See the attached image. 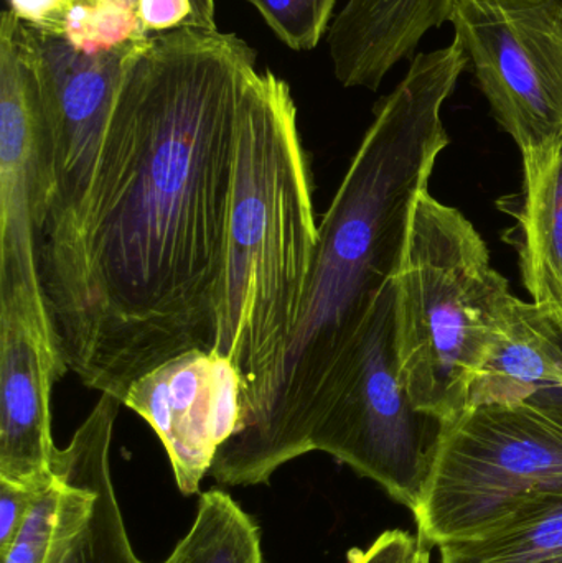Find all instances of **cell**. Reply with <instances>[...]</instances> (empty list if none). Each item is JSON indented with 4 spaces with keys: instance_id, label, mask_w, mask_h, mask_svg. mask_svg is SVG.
Wrapping results in <instances>:
<instances>
[{
    "instance_id": "13",
    "label": "cell",
    "mask_w": 562,
    "mask_h": 563,
    "mask_svg": "<svg viewBox=\"0 0 562 563\" xmlns=\"http://www.w3.org/2000/svg\"><path fill=\"white\" fill-rule=\"evenodd\" d=\"M524 158L517 213L525 288L562 334V141L531 148Z\"/></svg>"
},
{
    "instance_id": "2",
    "label": "cell",
    "mask_w": 562,
    "mask_h": 563,
    "mask_svg": "<svg viewBox=\"0 0 562 563\" xmlns=\"http://www.w3.org/2000/svg\"><path fill=\"white\" fill-rule=\"evenodd\" d=\"M454 73L416 59L382 99L335 198L319 243L299 323L266 412L221 443L208 476L221 486L269 485L277 470L312 452L359 350L370 313L395 280L409 214L451 144L442 109Z\"/></svg>"
},
{
    "instance_id": "4",
    "label": "cell",
    "mask_w": 562,
    "mask_h": 563,
    "mask_svg": "<svg viewBox=\"0 0 562 563\" xmlns=\"http://www.w3.org/2000/svg\"><path fill=\"white\" fill-rule=\"evenodd\" d=\"M396 351L403 384L419 412L448 426L497 336L510 284L458 208L422 190L409 214L395 276Z\"/></svg>"
},
{
    "instance_id": "15",
    "label": "cell",
    "mask_w": 562,
    "mask_h": 563,
    "mask_svg": "<svg viewBox=\"0 0 562 563\" xmlns=\"http://www.w3.org/2000/svg\"><path fill=\"white\" fill-rule=\"evenodd\" d=\"M162 563H264L256 521L223 489H210L198 501L185 538Z\"/></svg>"
},
{
    "instance_id": "10",
    "label": "cell",
    "mask_w": 562,
    "mask_h": 563,
    "mask_svg": "<svg viewBox=\"0 0 562 563\" xmlns=\"http://www.w3.org/2000/svg\"><path fill=\"white\" fill-rule=\"evenodd\" d=\"M118 397L101 394L66 449L53 459L65 485L55 544L46 563H145L137 558L111 475L112 432Z\"/></svg>"
},
{
    "instance_id": "20",
    "label": "cell",
    "mask_w": 562,
    "mask_h": 563,
    "mask_svg": "<svg viewBox=\"0 0 562 563\" xmlns=\"http://www.w3.org/2000/svg\"><path fill=\"white\" fill-rule=\"evenodd\" d=\"M42 492L0 479V558L9 551Z\"/></svg>"
},
{
    "instance_id": "16",
    "label": "cell",
    "mask_w": 562,
    "mask_h": 563,
    "mask_svg": "<svg viewBox=\"0 0 562 563\" xmlns=\"http://www.w3.org/2000/svg\"><path fill=\"white\" fill-rule=\"evenodd\" d=\"M137 10L115 2L78 3L66 20L63 38L86 55L111 52L148 38Z\"/></svg>"
},
{
    "instance_id": "19",
    "label": "cell",
    "mask_w": 562,
    "mask_h": 563,
    "mask_svg": "<svg viewBox=\"0 0 562 563\" xmlns=\"http://www.w3.org/2000/svg\"><path fill=\"white\" fill-rule=\"evenodd\" d=\"M10 12L29 29L45 35H65L66 20L81 0H7Z\"/></svg>"
},
{
    "instance_id": "8",
    "label": "cell",
    "mask_w": 562,
    "mask_h": 563,
    "mask_svg": "<svg viewBox=\"0 0 562 563\" xmlns=\"http://www.w3.org/2000/svg\"><path fill=\"white\" fill-rule=\"evenodd\" d=\"M449 23L521 154L561 142L562 0H455Z\"/></svg>"
},
{
    "instance_id": "25",
    "label": "cell",
    "mask_w": 562,
    "mask_h": 563,
    "mask_svg": "<svg viewBox=\"0 0 562 563\" xmlns=\"http://www.w3.org/2000/svg\"><path fill=\"white\" fill-rule=\"evenodd\" d=\"M412 563H432L431 549L419 544L418 554H416L415 561H412Z\"/></svg>"
},
{
    "instance_id": "18",
    "label": "cell",
    "mask_w": 562,
    "mask_h": 563,
    "mask_svg": "<svg viewBox=\"0 0 562 563\" xmlns=\"http://www.w3.org/2000/svg\"><path fill=\"white\" fill-rule=\"evenodd\" d=\"M65 485L55 475V482L43 489L30 509L19 534L13 539L9 551L2 555V563H46L62 516Z\"/></svg>"
},
{
    "instance_id": "21",
    "label": "cell",
    "mask_w": 562,
    "mask_h": 563,
    "mask_svg": "<svg viewBox=\"0 0 562 563\" xmlns=\"http://www.w3.org/2000/svg\"><path fill=\"white\" fill-rule=\"evenodd\" d=\"M419 541L409 532L392 529L379 534L366 549L349 551V563H412L418 554Z\"/></svg>"
},
{
    "instance_id": "3",
    "label": "cell",
    "mask_w": 562,
    "mask_h": 563,
    "mask_svg": "<svg viewBox=\"0 0 562 563\" xmlns=\"http://www.w3.org/2000/svg\"><path fill=\"white\" fill-rule=\"evenodd\" d=\"M319 243L312 178L293 89L273 69L247 79L214 350L241 379L236 430L269 406L299 323ZM233 432V433H234Z\"/></svg>"
},
{
    "instance_id": "5",
    "label": "cell",
    "mask_w": 562,
    "mask_h": 563,
    "mask_svg": "<svg viewBox=\"0 0 562 563\" xmlns=\"http://www.w3.org/2000/svg\"><path fill=\"white\" fill-rule=\"evenodd\" d=\"M541 496H562V387L442 426L412 511L419 544L467 541Z\"/></svg>"
},
{
    "instance_id": "6",
    "label": "cell",
    "mask_w": 562,
    "mask_h": 563,
    "mask_svg": "<svg viewBox=\"0 0 562 563\" xmlns=\"http://www.w3.org/2000/svg\"><path fill=\"white\" fill-rule=\"evenodd\" d=\"M395 280L370 313L349 374L312 440L415 511L431 473L442 423L419 412L403 384L396 351Z\"/></svg>"
},
{
    "instance_id": "17",
    "label": "cell",
    "mask_w": 562,
    "mask_h": 563,
    "mask_svg": "<svg viewBox=\"0 0 562 563\" xmlns=\"http://www.w3.org/2000/svg\"><path fill=\"white\" fill-rule=\"evenodd\" d=\"M294 52H312L329 33L337 0H247Z\"/></svg>"
},
{
    "instance_id": "7",
    "label": "cell",
    "mask_w": 562,
    "mask_h": 563,
    "mask_svg": "<svg viewBox=\"0 0 562 563\" xmlns=\"http://www.w3.org/2000/svg\"><path fill=\"white\" fill-rule=\"evenodd\" d=\"M46 145L48 118L35 38L5 10L0 15V311L22 317L63 363L36 254Z\"/></svg>"
},
{
    "instance_id": "23",
    "label": "cell",
    "mask_w": 562,
    "mask_h": 563,
    "mask_svg": "<svg viewBox=\"0 0 562 563\" xmlns=\"http://www.w3.org/2000/svg\"><path fill=\"white\" fill-rule=\"evenodd\" d=\"M191 3H194V15H191L188 25L217 30V7H214V0H191Z\"/></svg>"
},
{
    "instance_id": "12",
    "label": "cell",
    "mask_w": 562,
    "mask_h": 563,
    "mask_svg": "<svg viewBox=\"0 0 562 563\" xmlns=\"http://www.w3.org/2000/svg\"><path fill=\"white\" fill-rule=\"evenodd\" d=\"M557 387H562V334L533 301L511 295L465 410L515 406Z\"/></svg>"
},
{
    "instance_id": "11",
    "label": "cell",
    "mask_w": 562,
    "mask_h": 563,
    "mask_svg": "<svg viewBox=\"0 0 562 563\" xmlns=\"http://www.w3.org/2000/svg\"><path fill=\"white\" fill-rule=\"evenodd\" d=\"M68 373L22 317L0 311V479L32 489L55 482L52 390Z\"/></svg>"
},
{
    "instance_id": "14",
    "label": "cell",
    "mask_w": 562,
    "mask_h": 563,
    "mask_svg": "<svg viewBox=\"0 0 562 563\" xmlns=\"http://www.w3.org/2000/svg\"><path fill=\"white\" fill-rule=\"evenodd\" d=\"M439 552V563H562V496L531 499L494 528Z\"/></svg>"
},
{
    "instance_id": "24",
    "label": "cell",
    "mask_w": 562,
    "mask_h": 563,
    "mask_svg": "<svg viewBox=\"0 0 562 563\" xmlns=\"http://www.w3.org/2000/svg\"><path fill=\"white\" fill-rule=\"evenodd\" d=\"M96 2H115L119 5L129 7V9L137 10L139 12V0H81V3H96Z\"/></svg>"
},
{
    "instance_id": "22",
    "label": "cell",
    "mask_w": 562,
    "mask_h": 563,
    "mask_svg": "<svg viewBox=\"0 0 562 563\" xmlns=\"http://www.w3.org/2000/svg\"><path fill=\"white\" fill-rule=\"evenodd\" d=\"M191 15V0H139V16L148 35L181 29Z\"/></svg>"
},
{
    "instance_id": "9",
    "label": "cell",
    "mask_w": 562,
    "mask_h": 563,
    "mask_svg": "<svg viewBox=\"0 0 562 563\" xmlns=\"http://www.w3.org/2000/svg\"><path fill=\"white\" fill-rule=\"evenodd\" d=\"M122 406L152 427L178 489L197 495L217 450L240 423L241 379L230 357L191 350L139 377Z\"/></svg>"
},
{
    "instance_id": "1",
    "label": "cell",
    "mask_w": 562,
    "mask_h": 563,
    "mask_svg": "<svg viewBox=\"0 0 562 563\" xmlns=\"http://www.w3.org/2000/svg\"><path fill=\"white\" fill-rule=\"evenodd\" d=\"M256 62L236 33L187 23L148 36L129 63L53 318L59 356L88 389L124 402L155 367L217 347L238 122Z\"/></svg>"
}]
</instances>
